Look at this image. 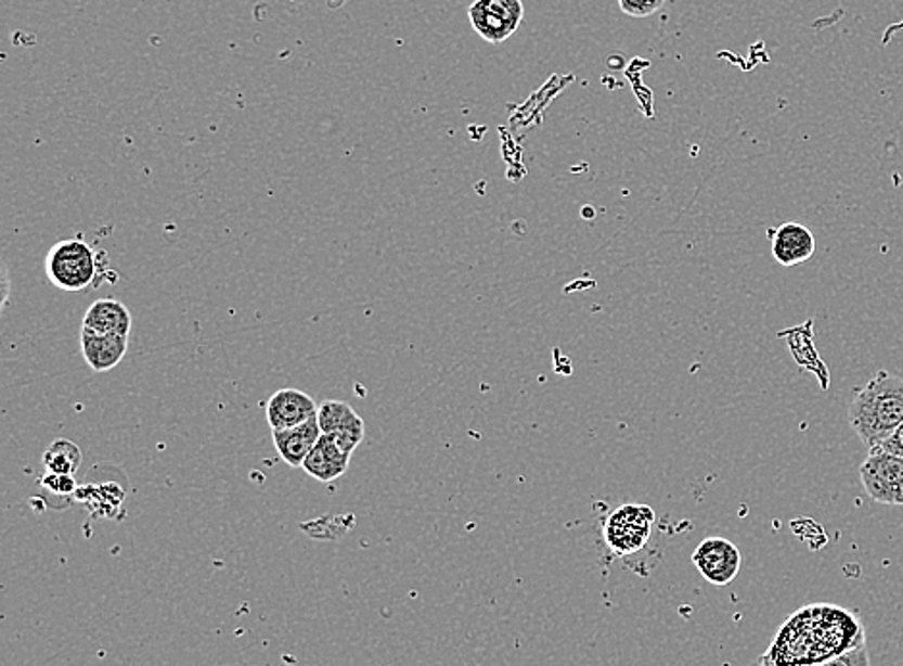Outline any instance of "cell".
Returning a JSON list of instances; mask_svg holds the SVG:
<instances>
[{
    "label": "cell",
    "mask_w": 903,
    "mask_h": 666,
    "mask_svg": "<svg viewBox=\"0 0 903 666\" xmlns=\"http://www.w3.org/2000/svg\"><path fill=\"white\" fill-rule=\"evenodd\" d=\"M83 461L81 449L69 439L52 441L43 454V466L51 474H68L74 476Z\"/></svg>",
    "instance_id": "obj_14"
},
{
    "label": "cell",
    "mask_w": 903,
    "mask_h": 666,
    "mask_svg": "<svg viewBox=\"0 0 903 666\" xmlns=\"http://www.w3.org/2000/svg\"><path fill=\"white\" fill-rule=\"evenodd\" d=\"M41 484H43L44 489H49V491L56 494V496H68L72 491H76V487H78L74 476H68V474H51V472L44 474Z\"/></svg>",
    "instance_id": "obj_18"
},
{
    "label": "cell",
    "mask_w": 903,
    "mask_h": 666,
    "mask_svg": "<svg viewBox=\"0 0 903 666\" xmlns=\"http://www.w3.org/2000/svg\"><path fill=\"white\" fill-rule=\"evenodd\" d=\"M466 14L483 41L500 44L523 24L525 4L523 0H474Z\"/></svg>",
    "instance_id": "obj_5"
},
{
    "label": "cell",
    "mask_w": 903,
    "mask_h": 666,
    "mask_svg": "<svg viewBox=\"0 0 903 666\" xmlns=\"http://www.w3.org/2000/svg\"><path fill=\"white\" fill-rule=\"evenodd\" d=\"M867 641L860 615L843 606H801L781 626L761 666H813L863 648Z\"/></svg>",
    "instance_id": "obj_1"
},
{
    "label": "cell",
    "mask_w": 903,
    "mask_h": 666,
    "mask_svg": "<svg viewBox=\"0 0 903 666\" xmlns=\"http://www.w3.org/2000/svg\"><path fill=\"white\" fill-rule=\"evenodd\" d=\"M364 434H366V426H364V420L357 414L347 426L341 427L339 432H334V434H327V436L332 437L334 441H336L339 447H341V451H345L347 454H351L353 457L354 451H357V447L362 444V439H364Z\"/></svg>",
    "instance_id": "obj_16"
},
{
    "label": "cell",
    "mask_w": 903,
    "mask_h": 666,
    "mask_svg": "<svg viewBox=\"0 0 903 666\" xmlns=\"http://www.w3.org/2000/svg\"><path fill=\"white\" fill-rule=\"evenodd\" d=\"M813 666H870L869 651H867V645H863V648H857V650L843 653L840 657L830 658L826 663Z\"/></svg>",
    "instance_id": "obj_19"
},
{
    "label": "cell",
    "mask_w": 903,
    "mask_h": 666,
    "mask_svg": "<svg viewBox=\"0 0 903 666\" xmlns=\"http://www.w3.org/2000/svg\"><path fill=\"white\" fill-rule=\"evenodd\" d=\"M665 0H619V7L627 16L647 17L661 9Z\"/></svg>",
    "instance_id": "obj_17"
},
{
    "label": "cell",
    "mask_w": 903,
    "mask_h": 666,
    "mask_svg": "<svg viewBox=\"0 0 903 666\" xmlns=\"http://www.w3.org/2000/svg\"><path fill=\"white\" fill-rule=\"evenodd\" d=\"M655 513L652 507L640 503L622 504L603 526V538L615 555H634L652 538Z\"/></svg>",
    "instance_id": "obj_4"
},
{
    "label": "cell",
    "mask_w": 903,
    "mask_h": 666,
    "mask_svg": "<svg viewBox=\"0 0 903 666\" xmlns=\"http://www.w3.org/2000/svg\"><path fill=\"white\" fill-rule=\"evenodd\" d=\"M848 422L861 441L878 449L903 424V377L878 370L853 392Z\"/></svg>",
    "instance_id": "obj_2"
},
{
    "label": "cell",
    "mask_w": 903,
    "mask_h": 666,
    "mask_svg": "<svg viewBox=\"0 0 903 666\" xmlns=\"http://www.w3.org/2000/svg\"><path fill=\"white\" fill-rule=\"evenodd\" d=\"M131 312L129 308L116 299H99L87 308L83 317V328L103 335H126L131 332Z\"/></svg>",
    "instance_id": "obj_13"
},
{
    "label": "cell",
    "mask_w": 903,
    "mask_h": 666,
    "mask_svg": "<svg viewBox=\"0 0 903 666\" xmlns=\"http://www.w3.org/2000/svg\"><path fill=\"white\" fill-rule=\"evenodd\" d=\"M44 272L59 290H87L95 283L99 273L96 251L81 238L59 241L47 253Z\"/></svg>",
    "instance_id": "obj_3"
},
{
    "label": "cell",
    "mask_w": 903,
    "mask_h": 666,
    "mask_svg": "<svg viewBox=\"0 0 903 666\" xmlns=\"http://www.w3.org/2000/svg\"><path fill=\"white\" fill-rule=\"evenodd\" d=\"M815 235L803 223L786 222L771 233L774 260L786 268L808 262L815 255Z\"/></svg>",
    "instance_id": "obj_9"
},
{
    "label": "cell",
    "mask_w": 903,
    "mask_h": 666,
    "mask_svg": "<svg viewBox=\"0 0 903 666\" xmlns=\"http://www.w3.org/2000/svg\"><path fill=\"white\" fill-rule=\"evenodd\" d=\"M345 2H347V0H326L327 7H330V9H334V10L341 9V7H344Z\"/></svg>",
    "instance_id": "obj_21"
},
{
    "label": "cell",
    "mask_w": 903,
    "mask_h": 666,
    "mask_svg": "<svg viewBox=\"0 0 903 666\" xmlns=\"http://www.w3.org/2000/svg\"><path fill=\"white\" fill-rule=\"evenodd\" d=\"M81 353L93 372H108L120 364L128 353L129 337L126 335H103L81 328L79 333Z\"/></svg>",
    "instance_id": "obj_11"
},
{
    "label": "cell",
    "mask_w": 903,
    "mask_h": 666,
    "mask_svg": "<svg viewBox=\"0 0 903 666\" xmlns=\"http://www.w3.org/2000/svg\"><path fill=\"white\" fill-rule=\"evenodd\" d=\"M349 464H351V454L341 451V447L327 434H322L317 447L302 462V470L309 474L310 478L319 479L322 484H332L344 476Z\"/></svg>",
    "instance_id": "obj_12"
},
{
    "label": "cell",
    "mask_w": 903,
    "mask_h": 666,
    "mask_svg": "<svg viewBox=\"0 0 903 666\" xmlns=\"http://www.w3.org/2000/svg\"><path fill=\"white\" fill-rule=\"evenodd\" d=\"M861 484L865 494L882 504H903V459L878 449H869V457L860 466Z\"/></svg>",
    "instance_id": "obj_6"
},
{
    "label": "cell",
    "mask_w": 903,
    "mask_h": 666,
    "mask_svg": "<svg viewBox=\"0 0 903 666\" xmlns=\"http://www.w3.org/2000/svg\"><path fill=\"white\" fill-rule=\"evenodd\" d=\"M317 412H319V405L314 402V399L301 389H293V387L275 392L267 405V420L272 432L301 426L310 419H314Z\"/></svg>",
    "instance_id": "obj_8"
},
{
    "label": "cell",
    "mask_w": 903,
    "mask_h": 666,
    "mask_svg": "<svg viewBox=\"0 0 903 666\" xmlns=\"http://www.w3.org/2000/svg\"><path fill=\"white\" fill-rule=\"evenodd\" d=\"M354 417H357V412H354L351 405H347L345 401H336V399H327V401L322 402V405H319V412H317L322 434L339 432Z\"/></svg>",
    "instance_id": "obj_15"
},
{
    "label": "cell",
    "mask_w": 903,
    "mask_h": 666,
    "mask_svg": "<svg viewBox=\"0 0 903 666\" xmlns=\"http://www.w3.org/2000/svg\"><path fill=\"white\" fill-rule=\"evenodd\" d=\"M880 449L887 451V453L895 454V457H902L903 459V424L895 430L892 436L888 437Z\"/></svg>",
    "instance_id": "obj_20"
},
{
    "label": "cell",
    "mask_w": 903,
    "mask_h": 666,
    "mask_svg": "<svg viewBox=\"0 0 903 666\" xmlns=\"http://www.w3.org/2000/svg\"><path fill=\"white\" fill-rule=\"evenodd\" d=\"M322 437L319 419H310L301 426L287 427V430H275L272 432L275 451L282 457L285 464L292 469H302V462L309 457L310 451L317 447Z\"/></svg>",
    "instance_id": "obj_10"
},
{
    "label": "cell",
    "mask_w": 903,
    "mask_h": 666,
    "mask_svg": "<svg viewBox=\"0 0 903 666\" xmlns=\"http://www.w3.org/2000/svg\"><path fill=\"white\" fill-rule=\"evenodd\" d=\"M692 563L709 584L728 586L740 573L741 553L728 539L707 538L696 547Z\"/></svg>",
    "instance_id": "obj_7"
}]
</instances>
